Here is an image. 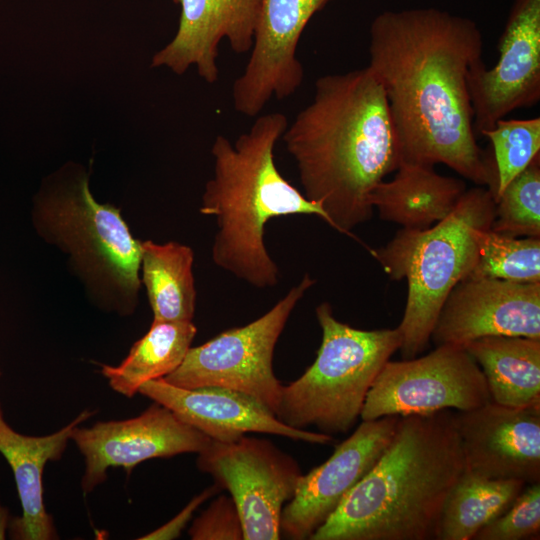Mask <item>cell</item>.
<instances>
[{
    "mask_svg": "<svg viewBox=\"0 0 540 540\" xmlns=\"http://www.w3.org/2000/svg\"><path fill=\"white\" fill-rule=\"evenodd\" d=\"M369 33L367 67L384 92L400 163L444 164L494 192V158L477 144L467 85L483 53L478 25L438 8H410L381 12Z\"/></svg>",
    "mask_w": 540,
    "mask_h": 540,
    "instance_id": "cell-1",
    "label": "cell"
},
{
    "mask_svg": "<svg viewBox=\"0 0 540 540\" xmlns=\"http://www.w3.org/2000/svg\"><path fill=\"white\" fill-rule=\"evenodd\" d=\"M303 194L319 203L338 232L373 214L370 195L400 163L384 92L368 67L327 74L283 136Z\"/></svg>",
    "mask_w": 540,
    "mask_h": 540,
    "instance_id": "cell-2",
    "label": "cell"
},
{
    "mask_svg": "<svg viewBox=\"0 0 540 540\" xmlns=\"http://www.w3.org/2000/svg\"><path fill=\"white\" fill-rule=\"evenodd\" d=\"M464 470L454 412L399 416L385 451L310 540H436Z\"/></svg>",
    "mask_w": 540,
    "mask_h": 540,
    "instance_id": "cell-3",
    "label": "cell"
},
{
    "mask_svg": "<svg viewBox=\"0 0 540 540\" xmlns=\"http://www.w3.org/2000/svg\"><path fill=\"white\" fill-rule=\"evenodd\" d=\"M288 126L280 112L258 116L234 142L213 141V175L204 188L199 211L216 219L212 261L253 287H274L279 268L266 249L265 226L289 215H315L331 226L322 206L309 200L278 170L274 150Z\"/></svg>",
    "mask_w": 540,
    "mask_h": 540,
    "instance_id": "cell-4",
    "label": "cell"
},
{
    "mask_svg": "<svg viewBox=\"0 0 540 540\" xmlns=\"http://www.w3.org/2000/svg\"><path fill=\"white\" fill-rule=\"evenodd\" d=\"M32 222L45 242L67 256L95 306L121 316L135 311L142 241L118 208L93 197L85 171L46 183L34 199Z\"/></svg>",
    "mask_w": 540,
    "mask_h": 540,
    "instance_id": "cell-5",
    "label": "cell"
},
{
    "mask_svg": "<svg viewBox=\"0 0 540 540\" xmlns=\"http://www.w3.org/2000/svg\"><path fill=\"white\" fill-rule=\"evenodd\" d=\"M495 216L491 189H466L444 219L425 228H402L385 246L370 254L392 280L406 279L407 300L397 327L403 359L416 357L431 341L442 306L453 288L473 269L483 230Z\"/></svg>",
    "mask_w": 540,
    "mask_h": 540,
    "instance_id": "cell-6",
    "label": "cell"
},
{
    "mask_svg": "<svg viewBox=\"0 0 540 540\" xmlns=\"http://www.w3.org/2000/svg\"><path fill=\"white\" fill-rule=\"evenodd\" d=\"M316 317L322 330L317 356L298 379L282 386L275 416L292 428L345 434L402 338L397 327L362 330L340 322L328 302L317 306Z\"/></svg>",
    "mask_w": 540,
    "mask_h": 540,
    "instance_id": "cell-7",
    "label": "cell"
},
{
    "mask_svg": "<svg viewBox=\"0 0 540 540\" xmlns=\"http://www.w3.org/2000/svg\"><path fill=\"white\" fill-rule=\"evenodd\" d=\"M315 282L305 274L258 319L190 347L182 363L162 379L186 389L222 387L239 391L275 414L283 385L273 371L274 349L298 301Z\"/></svg>",
    "mask_w": 540,
    "mask_h": 540,
    "instance_id": "cell-8",
    "label": "cell"
},
{
    "mask_svg": "<svg viewBox=\"0 0 540 540\" xmlns=\"http://www.w3.org/2000/svg\"><path fill=\"white\" fill-rule=\"evenodd\" d=\"M489 401L475 360L461 345L442 344L421 357L387 361L366 396L360 419L469 411Z\"/></svg>",
    "mask_w": 540,
    "mask_h": 540,
    "instance_id": "cell-9",
    "label": "cell"
},
{
    "mask_svg": "<svg viewBox=\"0 0 540 540\" xmlns=\"http://www.w3.org/2000/svg\"><path fill=\"white\" fill-rule=\"evenodd\" d=\"M197 467L230 493L245 540L280 539L282 509L303 475L291 456L265 439L245 435L232 442L211 440L198 453Z\"/></svg>",
    "mask_w": 540,
    "mask_h": 540,
    "instance_id": "cell-10",
    "label": "cell"
},
{
    "mask_svg": "<svg viewBox=\"0 0 540 540\" xmlns=\"http://www.w3.org/2000/svg\"><path fill=\"white\" fill-rule=\"evenodd\" d=\"M498 60L472 64L467 85L475 135L540 100V0H514L498 42Z\"/></svg>",
    "mask_w": 540,
    "mask_h": 540,
    "instance_id": "cell-11",
    "label": "cell"
},
{
    "mask_svg": "<svg viewBox=\"0 0 540 540\" xmlns=\"http://www.w3.org/2000/svg\"><path fill=\"white\" fill-rule=\"evenodd\" d=\"M331 0H260L249 60L232 89L234 109L256 117L271 98L293 95L304 68L296 56L310 19Z\"/></svg>",
    "mask_w": 540,
    "mask_h": 540,
    "instance_id": "cell-12",
    "label": "cell"
},
{
    "mask_svg": "<svg viewBox=\"0 0 540 540\" xmlns=\"http://www.w3.org/2000/svg\"><path fill=\"white\" fill-rule=\"evenodd\" d=\"M71 440L84 456L81 487L85 494L107 479L108 468L122 467L129 474L145 460L199 453L211 441L156 402L130 419L77 426Z\"/></svg>",
    "mask_w": 540,
    "mask_h": 540,
    "instance_id": "cell-13",
    "label": "cell"
},
{
    "mask_svg": "<svg viewBox=\"0 0 540 540\" xmlns=\"http://www.w3.org/2000/svg\"><path fill=\"white\" fill-rule=\"evenodd\" d=\"M398 418L361 420L328 460L303 474L294 496L282 509L281 533L289 539H310L385 451Z\"/></svg>",
    "mask_w": 540,
    "mask_h": 540,
    "instance_id": "cell-14",
    "label": "cell"
},
{
    "mask_svg": "<svg viewBox=\"0 0 540 540\" xmlns=\"http://www.w3.org/2000/svg\"><path fill=\"white\" fill-rule=\"evenodd\" d=\"M497 335L540 339V283L464 279L445 300L430 340L463 346Z\"/></svg>",
    "mask_w": 540,
    "mask_h": 540,
    "instance_id": "cell-15",
    "label": "cell"
},
{
    "mask_svg": "<svg viewBox=\"0 0 540 540\" xmlns=\"http://www.w3.org/2000/svg\"><path fill=\"white\" fill-rule=\"evenodd\" d=\"M465 471L489 479L540 482V406L493 402L454 413Z\"/></svg>",
    "mask_w": 540,
    "mask_h": 540,
    "instance_id": "cell-16",
    "label": "cell"
},
{
    "mask_svg": "<svg viewBox=\"0 0 540 540\" xmlns=\"http://www.w3.org/2000/svg\"><path fill=\"white\" fill-rule=\"evenodd\" d=\"M138 393L170 409L211 440L232 442L247 433L279 435L296 441L328 444L333 436L292 428L251 396L222 387L186 389L162 378L142 384Z\"/></svg>",
    "mask_w": 540,
    "mask_h": 540,
    "instance_id": "cell-17",
    "label": "cell"
},
{
    "mask_svg": "<svg viewBox=\"0 0 540 540\" xmlns=\"http://www.w3.org/2000/svg\"><path fill=\"white\" fill-rule=\"evenodd\" d=\"M180 6L176 35L152 59L151 67L166 66L178 75L195 66L198 75L214 84L219 77L218 47L226 39L237 54L250 52L260 0H173Z\"/></svg>",
    "mask_w": 540,
    "mask_h": 540,
    "instance_id": "cell-18",
    "label": "cell"
},
{
    "mask_svg": "<svg viewBox=\"0 0 540 540\" xmlns=\"http://www.w3.org/2000/svg\"><path fill=\"white\" fill-rule=\"evenodd\" d=\"M95 412L82 411L72 422L46 436H27L15 431L5 420L0 405V453L12 469L22 507L19 517L9 523L15 540H54L58 534L43 499V472L49 461L62 457L73 430Z\"/></svg>",
    "mask_w": 540,
    "mask_h": 540,
    "instance_id": "cell-19",
    "label": "cell"
},
{
    "mask_svg": "<svg viewBox=\"0 0 540 540\" xmlns=\"http://www.w3.org/2000/svg\"><path fill=\"white\" fill-rule=\"evenodd\" d=\"M392 180L381 181L370 203L382 220L403 228H428L452 212L466 191L463 180L443 176L434 166L400 163Z\"/></svg>",
    "mask_w": 540,
    "mask_h": 540,
    "instance_id": "cell-20",
    "label": "cell"
},
{
    "mask_svg": "<svg viewBox=\"0 0 540 540\" xmlns=\"http://www.w3.org/2000/svg\"><path fill=\"white\" fill-rule=\"evenodd\" d=\"M463 347L480 367L493 402L540 406V339L486 336Z\"/></svg>",
    "mask_w": 540,
    "mask_h": 540,
    "instance_id": "cell-21",
    "label": "cell"
},
{
    "mask_svg": "<svg viewBox=\"0 0 540 540\" xmlns=\"http://www.w3.org/2000/svg\"><path fill=\"white\" fill-rule=\"evenodd\" d=\"M193 250L170 241L141 243V282L144 285L153 320L191 322L195 313L196 289L193 276Z\"/></svg>",
    "mask_w": 540,
    "mask_h": 540,
    "instance_id": "cell-22",
    "label": "cell"
},
{
    "mask_svg": "<svg viewBox=\"0 0 540 540\" xmlns=\"http://www.w3.org/2000/svg\"><path fill=\"white\" fill-rule=\"evenodd\" d=\"M196 333L192 321L153 320L126 358L117 366L103 365L101 374L115 392L131 398L142 384L173 372L184 360Z\"/></svg>",
    "mask_w": 540,
    "mask_h": 540,
    "instance_id": "cell-23",
    "label": "cell"
},
{
    "mask_svg": "<svg viewBox=\"0 0 540 540\" xmlns=\"http://www.w3.org/2000/svg\"><path fill=\"white\" fill-rule=\"evenodd\" d=\"M519 480L489 479L464 470L448 494L436 540H470L521 493Z\"/></svg>",
    "mask_w": 540,
    "mask_h": 540,
    "instance_id": "cell-24",
    "label": "cell"
},
{
    "mask_svg": "<svg viewBox=\"0 0 540 540\" xmlns=\"http://www.w3.org/2000/svg\"><path fill=\"white\" fill-rule=\"evenodd\" d=\"M467 278L540 283V237H512L483 230L478 255Z\"/></svg>",
    "mask_w": 540,
    "mask_h": 540,
    "instance_id": "cell-25",
    "label": "cell"
},
{
    "mask_svg": "<svg viewBox=\"0 0 540 540\" xmlns=\"http://www.w3.org/2000/svg\"><path fill=\"white\" fill-rule=\"evenodd\" d=\"M491 230L512 237H540V156L495 199Z\"/></svg>",
    "mask_w": 540,
    "mask_h": 540,
    "instance_id": "cell-26",
    "label": "cell"
},
{
    "mask_svg": "<svg viewBox=\"0 0 540 540\" xmlns=\"http://www.w3.org/2000/svg\"><path fill=\"white\" fill-rule=\"evenodd\" d=\"M493 148L496 169L494 200L540 153V117L501 119L481 133Z\"/></svg>",
    "mask_w": 540,
    "mask_h": 540,
    "instance_id": "cell-27",
    "label": "cell"
},
{
    "mask_svg": "<svg viewBox=\"0 0 540 540\" xmlns=\"http://www.w3.org/2000/svg\"><path fill=\"white\" fill-rule=\"evenodd\" d=\"M540 482L526 484L510 507L484 526L474 540H522L539 536Z\"/></svg>",
    "mask_w": 540,
    "mask_h": 540,
    "instance_id": "cell-28",
    "label": "cell"
},
{
    "mask_svg": "<svg viewBox=\"0 0 540 540\" xmlns=\"http://www.w3.org/2000/svg\"><path fill=\"white\" fill-rule=\"evenodd\" d=\"M193 540H242L243 527L231 496L217 497L192 523L188 531Z\"/></svg>",
    "mask_w": 540,
    "mask_h": 540,
    "instance_id": "cell-29",
    "label": "cell"
},
{
    "mask_svg": "<svg viewBox=\"0 0 540 540\" xmlns=\"http://www.w3.org/2000/svg\"><path fill=\"white\" fill-rule=\"evenodd\" d=\"M220 490L219 486L214 485L204 489L196 495L191 501L169 522L153 530L152 532L140 537L142 540H170L180 536L182 530L190 521L196 509L208 498L215 495Z\"/></svg>",
    "mask_w": 540,
    "mask_h": 540,
    "instance_id": "cell-30",
    "label": "cell"
},
{
    "mask_svg": "<svg viewBox=\"0 0 540 540\" xmlns=\"http://www.w3.org/2000/svg\"><path fill=\"white\" fill-rule=\"evenodd\" d=\"M10 520L9 510L0 503V540L6 539Z\"/></svg>",
    "mask_w": 540,
    "mask_h": 540,
    "instance_id": "cell-31",
    "label": "cell"
},
{
    "mask_svg": "<svg viewBox=\"0 0 540 540\" xmlns=\"http://www.w3.org/2000/svg\"><path fill=\"white\" fill-rule=\"evenodd\" d=\"M0 376H1V370H0Z\"/></svg>",
    "mask_w": 540,
    "mask_h": 540,
    "instance_id": "cell-32",
    "label": "cell"
}]
</instances>
